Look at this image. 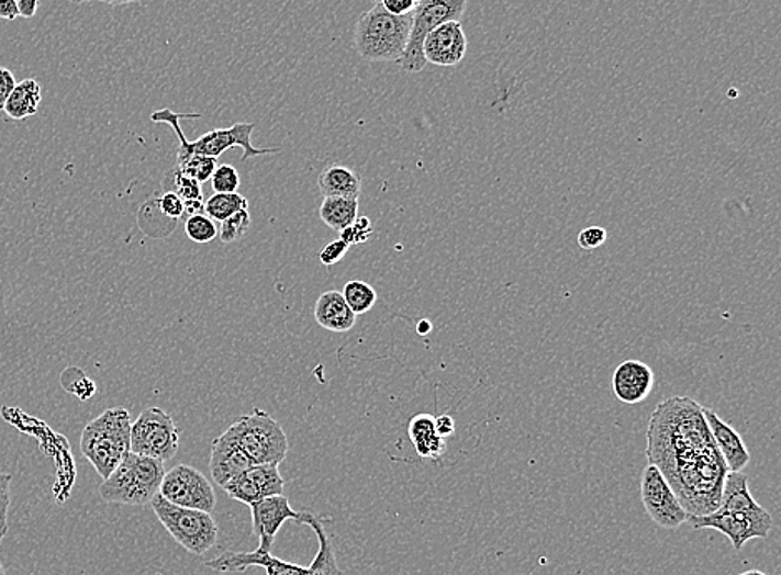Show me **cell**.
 <instances>
[{"label":"cell","mask_w":781,"mask_h":575,"mask_svg":"<svg viewBox=\"0 0 781 575\" xmlns=\"http://www.w3.org/2000/svg\"><path fill=\"white\" fill-rule=\"evenodd\" d=\"M609 232L602 226H589L579 234V245L582 250L592 251L605 245Z\"/></svg>","instance_id":"e575fe53"},{"label":"cell","mask_w":781,"mask_h":575,"mask_svg":"<svg viewBox=\"0 0 781 575\" xmlns=\"http://www.w3.org/2000/svg\"><path fill=\"white\" fill-rule=\"evenodd\" d=\"M250 509L252 528L255 538L258 539L257 551L260 552H272L274 542L283 522H299L300 512L290 507L289 497L283 494L252 504Z\"/></svg>","instance_id":"9a60e30c"},{"label":"cell","mask_w":781,"mask_h":575,"mask_svg":"<svg viewBox=\"0 0 781 575\" xmlns=\"http://www.w3.org/2000/svg\"><path fill=\"white\" fill-rule=\"evenodd\" d=\"M199 119L200 115H186V113H174L172 110L164 109L157 110V112L152 113V121L163 122V124H169L172 127L174 134L179 138V155L177 158L187 157V155H203V157L219 158L228 148L241 147L244 150L242 155V160H248L252 157H258V155H269L277 154L280 151L279 147L276 148H255L252 145V134H254L257 125L255 124H234L231 128H215V131L207 132L202 137L197 138L196 142H189L186 138V134L182 132L179 122L182 119Z\"/></svg>","instance_id":"8992f818"},{"label":"cell","mask_w":781,"mask_h":575,"mask_svg":"<svg viewBox=\"0 0 781 575\" xmlns=\"http://www.w3.org/2000/svg\"><path fill=\"white\" fill-rule=\"evenodd\" d=\"M131 451L167 463L179 451V429L160 408H147L131 429Z\"/></svg>","instance_id":"8fae6325"},{"label":"cell","mask_w":781,"mask_h":575,"mask_svg":"<svg viewBox=\"0 0 781 575\" xmlns=\"http://www.w3.org/2000/svg\"><path fill=\"white\" fill-rule=\"evenodd\" d=\"M42 102V87L35 79L15 83L4 105L5 115L12 121H24L37 113Z\"/></svg>","instance_id":"603a6c76"},{"label":"cell","mask_w":781,"mask_h":575,"mask_svg":"<svg viewBox=\"0 0 781 575\" xmlns=\"http://www.w3.org/2000/svg\"><path fill=\"white\" fill-rule=\"evenodd\" d=\"M431 331L432 323L428 322V319H422V322L416 325V332H419V335L425 336L428 335V332Z\"/></svg>","instance_id":"7bdbcfd3"},{"label":"cell","mask_w":781,"mask_h":575,"mask_svg":"<svg viewBox=\"0 0 781 575\" xmlns=\"http://www.w3.org/2000/svg\"><path fill=\"white\" fill-rule=\"evenodd\" d=\"M703 416H705L713 441L725 461L728 473H741L751 459L750 451H748L741 436L712 409L703 408Z\"/></svg>","instance_id":"d6986e66"},{"label":"cell","mask_w":781,"mask_h":575,"mask_svg":"<svg viewBox=\"0 0 781 575\" xmlns=\"http://www.w3.org/2000/svg\"><path fill=\"white\" fill-rule=\"evenodd\" d=\"M421 0H380V5L392 15L413 14Z\"/></svg>","instance_id":"8d00e7d4"},{"label":"cell","mask_w":781,"mask_h":575,"mask_svg":"<svg viewBox=\"0 0 781 575\" xmlns=\"http://www.w3.org/2000/svg\"><path fill=\"white\" fill-rule=\"evenodd\" d=\"M212 189L215 193H237L241 187V176L232 165H219L212 176Z\"/></svg>","instance_id":"4dcf8cb0"},{"label":"cell","mask_w":781,"mask_h":575,"mask_svg":"<svg viewBox=\"0 0 781 575\" xmlns=\"http://www.w3.org/2000/svg\"><path fill=\"white\" fill-rule=\"evenodd\" d=\"M166 470L163 461L129 451L99 493L105 503L147 506L159 494Z\"/></svg>","instance_id":"5b68a950"},{"label":"cell","mask_w":781,"mask_h":575,"mask_svg":"<svg viewBox=\"0 0 781 575\" xmlns=\"http://www.w3.org/2000/svg\"><path fill=\"white\" fill-rule=\"evenodd\" d=\"M640 493L645 510L658 528L677 529L685 525L689 512L654 464L648 463L641 473Z\"/></svg>","instance_id":"7c38bea8"},{"label":"cell","mask_w":781,"mask_h":575,"mask_svg":"<svg viewBox=\"0 0 781 575\" xmlns=\"http://www.w3.org/2000/svg\"><path fill=\"white\" fill-rule=\"evenodd\" d=\"M186 234L196 244H209L217 238V225L211 216L196 213L187 218Z\"/></svg>","instance_id":"f1b7e54d"},{"label":"cell","mask_w":781,"mask_h":575,"mask_svg":"<svg viewBox=\"0 0 781 575\" xmlns=\"http://www.w3.org/2000/svg\"><path fill=\"white\" fill-rule=\"evenodd\" d=\"M319 189H321L324 199L338 196V199L358 200L361 179L352 168L331 165L319 177Z\"/></svg>","instance_id":"7402d4cb"},{"label":"cell","mask_w":781,"mask_h":575,"mask_svg":"<svg viewBox=\"0 0 781 575\" xmlns=\"http://www.w3.org/2000/svg\"><path fill=\"white\" fill-rule=\"evenodd\" d=\"M74 4H87V2H93V0H70Z\"/></svg>","instance_id":"f6af8a7d"},{"label":"cell","mask_w":781,"mask_h":575,"mask_svg":"<svg viewBox=\"0 0 781 575\" xmlns=\"http://www.w3.org/2000/svg\"><path fill=\"white\" fill-rule=\"evenodd\" d=\"M647 458L689 516L718 509L728 470L695 399L668 397L655 408L647 429Z\"/></svg>","instance_id":"6da1fadb"},{"label":"cell","mask_w":781,"mask_h":575,"mask_svg":"<svg viewBox=\"0 0 781 575\" xmlns=\"http://www.w3.org/2000/svg\"><path fill=\"white\" fill-rule=\"evenodd\" d=\"M467 48V35L460 21L445 22L425 37L424 57L434 66L455 67L465 59Z\"/></svg>","instance_id":"2e32d148"},{"label":"cell","mask_w":781,"mask_h":575,"mask_svg":"<svg viewBox=\"0 0 781 575\" xmlns=\"http://www.w3.org/2000/svg\"><path fill=\"white\" fill-rule=\"evenodd\" d=\"M15 77L11 70L0 67V110H4L5 102L15 87Z\"/></svg>","instance_id":"74e56055"},{"label":"cell","mask_w":781,"mask_h":575,"mask_svg":"<svg viewBox=\"0 0 781 575\" xmlns=\"http://www.w3.org/2000/svg\"><path fill=\"white\" fill-rule=\"evenodd\" d=\"M150 506L174 541L190 554H207L217 544L219 528L212 514L176 506L160 494L150 500Z\"/></svg>","instance_id":"52a82bcc"},{"label":"cell","mask_w":781,"mask_h":575,"mask_svg":"<svg viewBox=\"0 0 781 575\" xmlns=\"http://www.w3.org/2000/svg\"><path fill=\"white\" fill-rule=\"evenodd\" d=\"M348 248L350 247H348V245L345 244L342 238L332 241V244H328L327 247L322 248L321 255H319V258H321V263L325 264V267H332V264H337L338 261L344 260L345 255H347Z\"/></svg>","instance_id":"d590c367"},{"label":"cell","mask_w":781,"mask_h":575,"mask_svg":"<svg viewBox=\"0 0 781 575\" xmlns=\"http://www.w3.org/2000/svg\"><path fill=\"white\" fill-rule=\"evenodd\" d=\"M299 525L310 526L319 539V552L312 564L297 565L276 557L272 552H224L219 557L207 562V567L217 572H241L247 567L266 568L267 575H344L335 557L334 544L328 538L324 525L315 514L302 510Z\"/></svg>","instance_id":"7a4b0ae2"},{"label":"cell","mask_w":781,"mask_h":575,"mask_svg":"<svg viewBox=\"0 0 781 575\" xmlns=\"http://www.w3.org/2000/svg\"><path fill=\"white\" fill-rule=\"evenodd\" d=\"M250 213L247 210H241V212L235 213V215L228 216L227 219L222 222L221 226V240L224 244H234V241L241 240L245 234H247L248 228H250Z\"/></svg>","instance_id":"f546056e"},{"label":"cell","mask_w":781,"mask_h":575,"mask_svg":"<svg viewBox=\"0 0 781 575\" xmlns=\"http://www.w3.org/2000/svg\"><path fill=\"white\" fill-rule=\"evenodd\" d=\"M687 522L696 531L713 529L722 532L735 551H741L751 539H768L773 528V519L761 506L750 510L715 509L705 516H689Z\"/></svg>","instance_id":"30bf717a"},{"label":"cell","mask_w":781,"mask_h":575,"mask_svg":"<svg viewBox=\"0 0 781 575\" xmlns=\"http://www.w3.org/2000/svg\"><path fill=\"white\" fill-rule=\"evenodd\" d=\"M465 11L467 0H421L413 11L409 44L399 66L409 74L422 72L427 66L424 57L425 37L445 22L460 21Z\"/></svg>","instance_id":"9c48e42d"},{"label":"cell","mask_w":781,"mask_h":575,"mask_svg":"<svg viewBox=\"0 0 781 575\" xmlns=\"http://www.w3.org/2000/svg\"><path fill=\"white\" fill-rule=\"evenodd\" d=\"M174 176H176V179H174L172 187L176 189L177 195L186 203L187 212L196 215V213H199V210L202 208L200 183L197 182V180L190 179V177L183 176L177 168L174 170Z\"/></svg>","instance_id":"83f0119b"},{"label":"cell","mask_w":781,"mask_h":575,"mask_svg":"<svg viewBox=\"0 0 781 575\" xmlns=\"http://www.w3.org/2000/svg\"><path fill=\"white\" fill-rule=\"evenodd\" d=\"M18 4L19 18L32 19L37 14L41 0H15Z\"/></svg>","instance_id":"ab89813d"},{"label":"cell","mask_w":781,"mask_h":575,"mask_svg":"<svg viewBox=\"0 0 781 575\" xmlns=\"http://www.w3.org/2000/svg\"><path fill=\"white\" fill-rule=\"evenodd\" d=\"M12 474L0 473V544L9 531V507H11Z\"/></svg>","instance_id":"d6a6232c"},{"label":"cell","mask_w":781,"mask_h":575,"mask_svg":"<svg viewBox=\"0 0 781 575\" xmlns=\"http://www.w3.org/2000/svg\"><path fill=\"white\" fill-rule=\"evenodd\" d=\"M283 477L280 476L279 464H258L242 473L235 480L228 481L222 489L238 503H260L267 497L283 494Z\"/></svg>","instance_id":"5bb4252c"},{"label":"cell","mask_w":781,"mask_h":575,"mask_svg":"<svg viewBox=\"0 0 781 575\" xmlns=\"http://www.w3.org/2000/svg\"><path fill=\"white\" fill-rule=\"evenodd\" d=\"M217 167V158L203 157V155L196 154L177 158L176 165V168L180 171V173L190 177V179L197 180L200 185L212 179L215 168Z\"/></svg>","instance_id":"4316f807"},{"label":"cell","mask_w":781,"mask_h":575,"mask_svg":"<svg viewBox=\"0 0 781 575\" xmlns=\"http://www.w3.org/2000/svg\"><path fill=\"white\" fill-rule=\"evenodd\" d=\"M455 419L448 415L437 416L435 418V432H437L440 438L447 439L455 435Z\"/></svg>","instance_id":"f35d334b"},{"label":"cell","mask_w":781,"mask_h":575,"mask_svg":"<svg viewBox=\"0 0 781 575\" xmlns=\"http://www.w3.org/2000/svg\"><path fill=\"white\" fill-rule=\"evenodd\" d=\"M358 200L327 196L321 205V218L335 232H344L357 219Z\"/></svg>","instance_id":"cb8c5ba5"},{"label":"cell","mask_w":781,"mask_h":575,"mask_svg":"<svg viewBox=\"0 0 781 575\" xmlns=\"http://www.w3.org/2000/svg\"><path fill=\"white\" fill-rule=\"evenodd\" d=\"M341 234L342 240H344L348 247H352V245L366 244V241L372 237L373 226L367 216H361V218L357 216V219H355L350 226H347L344 232H341Z\"/></svg>","instance_id":"1f68e13d"},{"label":"cell","mask_w":781,"mask_h":575,"mask_svg":"<svg viewBox=\"0 0 781 575\" xmlns=\"http://www.w3.org/2000/svg\"><path fill=\"white\" fill-rule=\"evenodd\" d=\"M315 319L328 331L347 332L357 323V315L352 312L341 292H325L319 296L315 305Z\"/></svg>","instance_id":"ffe728a7"},{"label":"cell","mask_w":781,"mask_h":575,"mask_svg":"<svg viewBox=\"0 0 781 575\" xmlns=\"http://www.w3.org/2000/svg\"><path fill=\"white\" fill-rule=\"evenodd\" d=\"M160 496L169 503L189 509L203 510L212 514L214 510L215 493L211 481L207 480L196 467L179 464L164 476L159 489Z\"/></svg>","instance_id":"4fadbf2b"},{"label":"cell","mask_w":781,"mask_h":575,"mask_svg":"<svg viewBox=\"0 0 781 575\" xmlns=\"http://www.w3.org/2000/svg\"><path fill=\"white\" fill-rule=\"evenodd\" d=\"M247 208V200L238 195V193H215V195L207 200L205 206H203L205 215L211 216L212 219H217V222H224L228 216Z\"/></svg>","instance_id":"484cf974"},{"label":"cell","mask_w":781,"mask_h":575,"mask_svg":"<svg viewBox=\"0 0 781 575\" xmlns=\"http://www.w3.org/2000/svg\"><path fill=\"white\" fill-rule=\"evenodd\" d=\"M654 386V370L641 361H623L613 374V393L625 405H638L647 399Z\"/></svg>","instance_id":"ac0fdd59"},{"label":"cell","mask_w":781,"mask_h":575,"mask_svg":"<svg viewBox=\"0 0 781 575\" xmlns=\"http://www.w3.org/2000/svg\"><path fill=\"white\" fill-rule=\"evenodd\" d=\"M413 14L392 15L376 4L355 24L354 47L369 63H397L405 54Z\"/></svg>","instance_id":"3957f363"},{"label":"cell","mask_w":781,"mask_h":575,"mask_svg":"<svg viewBox=\"0 0 781 575\" xmlns=\"http://www.w3.org/2000/svg\"><path fill=\"white\" fill-rule=\"evenodd\" d=\"M342 295L355 315H366L377 303V292L366 281H348Z\"/></svg>","instance_id":"d4e9b609"},{"label":"cell","mask_w":781,"mask_h":575,"mask_svg":"<svg viewBox=\"0 0 781 575\" xmlns=\"http://www.w3.org/2000/svg\"><path fill=\"white\" fill-rule=\"evenodd\" d=\"M19 18L18 4L15 0H0V19L14 22Z\"/></svg>","instance_id":"60d3db41"},{"label":"cell","mask_w":781,"mask_h":575,"mask_svg":"<svg viewBox=\"0 0 781 575\" xmlns=\"http://www.w3.org/2000/svg\"><path fill=\"white\" fill-rule=\"evenodd\" d=\"M97 2H105V4L118 8V5L138 4L142 0H97Z\"/></svg>","instance_id":"b9f144b4"},{"label":"cell","mask_w":781,"mask_h":575,"mask_svg":"<svg viewBox=\"0 0 781 575\" xmlns=\"http://www.w3.org/2000/svg\"><path fill=\"white\" fill-rule=\"evenodd\" d=\"M157 205H159L160 213H163L166 218L172 219V222L179 219L180 216L183 215V212H186V203H183V200L180 199L176 192L164 193V195L157 200Z\"/></svg>","instance_id":"836d02e7"},{"label":"cell","mask_w":781,"mask_h":575,"mask_svg":"<svg viewBox=\"0 0 781 575\" xmlns=\"http://www.w3.org/2000/svg\"><path fill=\"white\" fill-rule=\"evenodd\" d=\"M132 419L125 408H111L83 428L80 451L102 480H108L131 451Z\"/></svg>","instance_id":"277c9868"},{"label":"cell","mask_w":781,"mask_h":575,"mask_svg":"<svg viewBox=\"0 0 781 575\" xmlns=\"http://www.w3.org/2000/svg\"><path fill=\"white\" fill-rule=\"evenodd\" d=\"M252 466L254 464L250 463V459L238 446L234 429L228 428L227 431L214 439L209 467H211L212 480L217 486L224 487L228 481L241 476Z\"/></svg>","instance_id":"e0dca14e"},{"label":"cell","mask_w":781,"mask_h":575,"mask_svg":"<svg viewBox=\"0 0 781 575\" xmlns=\"http://www.w3.org/2000/svg\"><path fill=\"white\" fill-rule=\"evenodd\" d=\"M231 428L254 466L280 464L287 458L289 439L269 413L255 408L252 415L242 416Z\"/></svg>","instance_id":"ba28073f"},{"label":"cell","mask_w":781,"mask_h":575,"mask_svg":"<svg viewBox=\"0 0 781 575\" xmlns=\"http://www.w3.org/2000/svg\"><path fill=\"white\" fill-rule=\"evenodd\" d=\"M740 575H767V574H765V572H761V571H747V572H744V574H740Z\"/></svg>","instance_id":"ee69618b"},{"label":"cell","mask_w":781,"mask_h":575,"mask_svg":"<svg viewBox=\"0 0 781 575\" xmlns=\"http://www.w3.org/2000/svg\"><path fill=\"white\" fill-rule=\"evenodd\" d=\"M0 575H8L5 574V568L4 565H2V562H0Z\"/></svg>","instance_id":"bcb514c9"},{"label":"cell","mask_w":781,"mask_h":575,"mask_svg":"<svg viewBox=\"0 0 781 575\" xmlns=\"http://www.w3.org/2000/svg\"><path fill=\"white\" fill-rule=\"evenodd\" d=\"M409 439L422 459L438 461L447 451V441L435 432V418L416 415L409 422Z\"/></svg>","instance_id":"44dd1931"}]
</instances>
